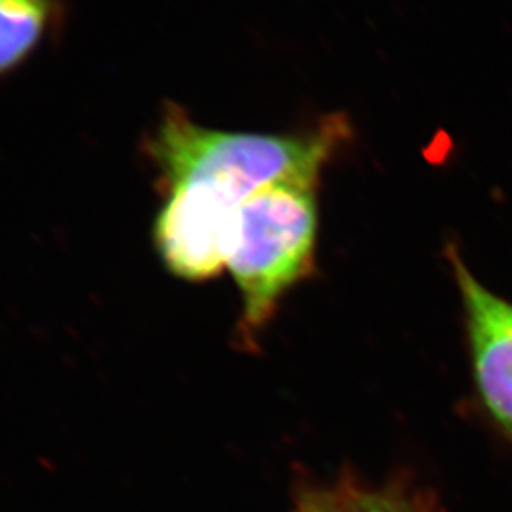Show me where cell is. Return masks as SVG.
<instances>
[{
  "instance_id": "obj_1",
  "label": "cell",
  "mask_w": 512,
  "mask_h": 512,
  "mask_svg": "<svg viewBox=\"0 0 512 512\" xmlns=\"http://www.w3.org/2000/svg\"><path fill=\"white\" fill-rule=\"evenodd\" d=\"M343 125L330 124L308 137L222 132L195 124L168 105L147 153L162 190H183L213 207L238 212L261 188L290 180L318 182L335 152Z\"/></svg>"
},
{
  "instance_id": "obj_2",
  "label": "cell",
  "mask_w": 512,
  "mask_h": 512,
  "mask_svg": "<svg viewBox=\"0 0 512 512\" xmlns=\"http://www.w3.org/2000/svg\"><path fill=\"white\" fill-rule=\"evenodd\" d=\"M316 237V182L273 183L238 208L227 268L242 295L247 331H260L283 296L310 275Z\"/></svg>"
},
{
  "instance_id": "obj_3",
  "label": "cell",
  "mask_w": 512,
  "mask_h": 512,
  "mask_svg": "<svg viewBox=\"0 0 512 512\" xmlns=\"http://www.w3.org/2000/svg\"><path fill=\"white\" fill-rule=\"evenodd\" d=\"M463 300L474 383L489 416L512 436V303L494 295L453 253Z\"/></svg>"
},
{
  "instance_id": "obj_4",
  "label": "cell",
  "mask_w": 512,
  "mask_h": 512,
  "mask_svg": "<svg viewBox=\"0 0 512 512\" xmlns=\"http://www.w3.org/2000/svg\"><path fill=\"white\" fill-rule=\"evenodd\" d=\"M59 19L57 0H0V77L20 69Z\"/></svg>"
},
{
  "instance_id": "obj_5",
  "label": "cell",
  "mask_w": 512,
  "mask_h": 512,
  "mask_svg": "<svg viewBox=\"0 0 512 512\" xmlns=\"http://www.w3.org/2000/svg\"><path fill=\"white\" fill-rule=\"evenodd\" d=\"M351 512H408L406 504L391 494H353Z\"/></svg>"
},
{
  "instance_id": "obj_6",
  "label": "cell",
  "mask_w": 512,
  "mask_h": 512,
  "mask_svg": "<svg viewBox=\"0 0 512 512\" xmlns=\"http://www.w3.org/2000/svg\"><path fill=\"white\" fill-rule=\"evenodd\" d=\"M300 512H338L336 511L335 504L331 503L330 499L325 496H310L306 499Z\"/></svg>"
}]
</instances>
